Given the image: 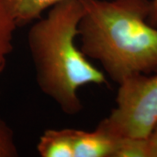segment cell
Listing matches in <instances>:
<instances>
[{"label": "cell", "mask_w": 157, "mask_h": 157, "mask_svg": "<svg viewBox=\"0 0 157 157\" xmlns=\"http://www.w3.org/2000/svg\"><path fill=\"white\" fill-rule=\"evenodd\" d=\"M80 49L101 63L118 85L157 73V28L148 22L150 0H80Z\"/></svg>", "instance_id": "6da1fadb"}, {"label": "cell", "mask_w": 157, "mask_h": 157, "mask_svg": "<svg viewBox=\"0 0 157 157\" xmlns=\"http://www.w3.org/2000/svg\"><path fill=\"white\" fill-rule=\"evenodd\" d=\"M82 15L80 0H63L34 21L27 35L38 86L68 115L83 109L78 94L81 87L107 84L105 73L76 45Z\"/></svg>", "instance_id": "7a4b0ae2"}, {"label": "cell", "mask_w": 157, "mask_h": 157, "mask_svg": "<svg viewBox=\"0 0 157 157\" xmlns=\"http://www.w3.org/2000/svg\"><path fill=\"white\" fill-rule=\"evenodd\" d=\"M115 103L97 128L117 138H147L157 121V73L124 79L119 84Z\"/></svg>", "instance_id": "3957f363"}, {"label": "cell", "mask_w": 157, "mask_h": 157, "mask_svg": "<svg viewBox=\"0 0 157 157\" xmlns=\"http://www.w3.org/2000/svg\"><path fill=\"white\" fill-rule=\"evenodd\" d=\"M74 157H114L119 138L100 128L83 131L72 128Z\"/></svg>", "instance_id": "277c9868"}, {"label": "cell", "mask_w": 157, "mask_h": 157, "mask_svg": "<svg viewBox=\"0 0 157 157\" xmlns=\"http://www.w3.org/2000/svg\"><path fill=\"white\" fill-rule=\"evenodd\" d=\"M37 150L42 157H74L72 128L45 130L39 137Z\"/></svg>", "instance_id": "5b68a950"}, {"label": "cell", "mask_w": 157, "mask_h": 157, "mask_svg": "<svg viewBox=\"0 0 157 157\" xmlns=\"http://www.w3.org/2000/svg\"><path fill=\"white\" fill-rule=\"evenodd\" d=\"M17 25L8 0H0V74L13 49V36Z\"/></svg>", "instance_id": "8992f818"}, {"label": "cell", "mask_w": 157, "mask_h": 157, "mask_svg": "<svg viewBox=\"0 0 157 157\" xmlns=\"http://www.w3.org/2000/svg\"><path fill=\"white\" fill-rule=\"evenodd\" d=\"M17 27L33 23L42 13L63 0H8Z\"/></svg>", "instance_id": "52a82bcc"}, {"label": "cell", "mask_w": 157, "mask_h": 157, "mask_svg": "<svg viewBox=\"0 0 157 157\" xmlns=\"http://www.w3.org/2000/svg\"><path fill=\"white\" fill-rule=\"evenodd\" d=\"M114 157H149L147 138L120 137Z\"/></svg>", "instance_id": "ba28073f"}, {"label": "cell", "mask_w": 157, "mask_h": 157, "mask_svg": "<svg viewBox=\"0 0 157 157\" xmlns=\"http://www.w3.org/2000/svg\"><path fill=\"white\" fill-rule=\"evenodd\" d=\"M19 155L14 133L11 127L0 117V157Z\"/></svg>", "instance_id": "9c48e42d"}, {"label": "cell", "mask_w": 157, "mask_h": 157, "mask_svg": "<svg viewBox=\"0 0 157 157\" xmlns=\"http://www.w3.org/2000/svg\"><path fill=\"white\" fill-rule=\"evenodd\" d=\"M149 147V157H157V121L147 137Z\"/></svg>", "instance_id": "30bf717a"}, {"label": "cell", "mask_w": 157, "mask_h": 157, "mask_svg": "<svg viewBox=\"0 0 157 157\" xmlns=\"http://www.w3.org/2000/svg\"><path fill=\"white\" fill-rule=\"evenodd\" d=\"M150 2L151 7L148 16V22L151 25L157 28V0H150Z\"/></svg>", "instance_id": "8fae6325"}]
</instances>
